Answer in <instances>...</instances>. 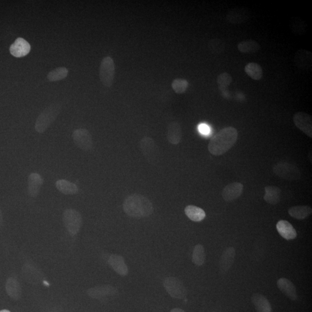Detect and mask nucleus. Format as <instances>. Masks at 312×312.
Wrapping results in <instances>:
<instances>
[{"label":"nucleus","instance_id":"obj_15","mask_svg":"<svg viewBox=\"0 0 312 312\" xmlns=\"http://www.w3.org/2000/svg\"><path fill=\"white\" fill-rule=\"evenodd\" d=\"M250 12L245 8H235L230 11L226 16L227 22L234 25H239L247 22L250 19Z\"/></svg>","mask_w":312,"mask_h":312},{"label":"nucleus","instance_id":"obj_26","mask_svg":"<svg viewBox=\"0 0 312 312\" xmlns=\"http://www.w3.org/2000/svg\"><path fill=\"white\" fill-rule=\"evenodd\" d=\"M291 217L298 219L304 220L312 214V209L307 205H299L292 207L288 211Z\"/></svg>","mask_w":312,"mask_h":312},{"label":"nucleus","instance_id":"obj_40","mask_svg":"<svg viewBox=\"0 0 312 312\" xmlns=\"http://www.w3.org/2000/svg\"><path fill=\"white\" fill-rule=\"evenodd\" d=\"M43 283L47 286H49V283L46 281H43Z\"/></svg>","mask_w":312,"mask_h":312},{"label":"nucleus","instance_id":"obj_2","mask_svg":"<svg viewBox=\"0 0 312 312\" xmlns=\"http://www.w3.org/2000/svg\"><path fill=\"white\" fill-rule=\"evenodd\" d=\"M238 131L233 127H225L212 138L208 145V151L214 156H221L235 145L238 139Z\"/></svg>","mask_w":312,"mask_h":312},{"label":"nucleus","instance_id":"obj_25","mask_svg":"<svg viewBox=\"0 0 312 312\" xmlns=\"http://www.w3.org/2000/svg\"><path fill=\"white\" fill-rule=\"evenodd\" d=\"M265 194L264 200L271 205H277L281 200V189L275 186H268L265 187Z\"/></svg>","mask_w":312,"mask_h":312},{"label":"nucleus","instance_id":"obj_30","mask_svg":"<svg viewBox=\"0 0 312 312\" xmlns=\"http://www.w3.org/2000/svg\"><path fill=\"white\" fill-rule=\"evenodd\" d=\"M260 44L253 40H247L241 42L238 45V49L242 53H255L260 49Z\"/></svg>","mask_w":312,"mask_h":312},{"label":"nucleus","instance_id":"obj_6","mask_svg":"<svg viewBox=\"0 0 312 312\" xmlns=\"http://www.w3.org/2000/svg\"><path fill=\"white\" fill-rule=\"evenodd\" d=\"M163 286L167 292L173 298L183 299L187 296V290L182 281L175 277H167L164 280Z\"/></svg>","mask_w":312,"mask_h":312},{"label":"nucleus","instance_id":"obj_20","mask_svg":"<svg viewBox=\"0 0 312 312\" xmlns=\"http://www.w3.org/2000/svg\"><path fill=\"white\" fill-rule=\"evenodd\" d=\"M44 180L40 174L32 173L28 178V191L30 196L37 197L41 190Z\"/></svg>","mask_w":312,"mask_h":312},{"label":"nucleus","instance_id":"obj_22","mask_svg":"<svg viewBox=\"0 0 312 312\" xmlns=\"http://www.w3.org/2000/svg\"><path fill=\"white\" fill-rule=\"evenodd\" d=\"M5 289L8 295L13 299L18 300L22 296V287L19 281L16 278L11 277L8 279L6 282Z\"/></svg>","mask_w":312,"mask_h":312},{"label":"nucleus","instance_id":"obj_11","mask_svg":"<svg viewBox=\"0 0 312 312\" xmlns=\"http://www.w3.org/2000/svg\"><path fill=\"white\" fill-rule=\"evenodd\" d=\"M293 122L299 130L312 138V118L309 114L303 112H296L294 115Z\"/></svg>","mask_w":312,"mask_h":312},{"label":"nucleus","instance_id":"obj_21","mask_svg":"<svg viewBox=\"0 0 312 312\" xmlns=\"http://www.w3.org/2000/svg\"><path fill=\"white\" fill-rule=\"evenodd\" d=\"M277 229L280 235L287 241L295 239L297 236L295 228L286 220L279 221L277 224Z\"/></svg>","mask_w":312,"mask_h":312},{"label":"nucleus","instance_id":"obj_32","mask_svg":"<svg viewBox=\"0 0 312 312\" xmlns=\"http://www.w3.org/2000/svg\"><path fill=\"white\" fill-rule=\"evenodd\" d=\"M205 259L206 254L203 246L201 244L196 245L192 256L193 263L197 266H202L205 263Z\"/></svg>","mask_w":312,"mask_h":312},{"label":"nucleus","instance_id":"obj_23","mask_svg":"<svg viewBox=\"0 0 312 312\" xmlns=\"http://www.w3.org/2000/svg\"><path fill=\"white\" fill-rule=\"evenodd\" d=\"M182 131L181 125L178 122H172L169 125L167 140L172 145H178L182 140Z\"/></svg>","mask_w":312,"mask_h":312},{"label":"nucleus","instance_id":"obj_41","mask_svg":"<svg viewBox=\"0 0 312 312\" xmlns=\"http://www.w3.org/2000/svg\"><path fill=\"white\" fill-rule=\"evenodd\" d=\"M0 312H11L8 310H4L0 311Z\"/></svg>","mask_w":312,"mask_h":312},{"label":"nucleus","instance_id":"obj_4","mask_svg":"<svg viewBox=\"0 0 312 312\" xmlns=\"http://www.w3.org/2000/svg\"><path fill=\"white\" fill-rule=\"evenodd\" d=\"M63 223L67 232L72 235H77L82 226L83 220L80 213L73 209H67L63 213Z\"/></svg>","mask_w":312,"mask_h":312},{"label":"nucleus","instance_id":"obj_37","mask_svg":"<svg viewBox=\"0 0 312 312\" xmlns=\"http://www.w3.org/2000/svg\"><path fill=\"white\" fill-rule=\"evenodd\" d=\"M199 130L203 135H208L211 131V129L206 124H201L199 125Z\"/></svg>","mask_w":312,"mask_h":312},{"label":"nucleus","instance_id":"obj_5","mask_svg":"<svg viewBox=\"0 0 312 312\" xmlns=\"http://www.w3.org/2000/svg\"><path fill=\"white\" fill-rule=\"evenodd\" d=\"M115 76V62L110 57H106L102 60L100 67V79L102 84L107 88H110L113 85Z\"/></svg>","mask_w":312,"mask_h":312},{"label":"nucleus","instance_id":"obj_8","mask_svg":"<svg viewBox=\"0 0 312 312\" xmlns=\"http://www.w3.org/2000/svg\"><path fill=\"white\" fill-rule=\"evenodd\" d=\"M274 172L278 176L287 181H297L301 178V174L298 167L295 165L287 163H281L276 164L273 168Z\"/></svg>","mask_w":312,"mask_h":312},{"label":"nucleus","instance_id":"obj_19","mask_svg":"<svg viewBox=\"0 0 312 312\" xmlns=\"http://www.w3.org/2000/svg\"><path fill=\"white\" fill-rule=\"evenodd\" d=\"M278 287L285 296L292 301L297 299L296 288L292 281L286 278H281L278 281Z\"/></svg>","mask_w":312,"mask_h":312},{"label":"nucleus","instance_id":"obj_3","mask_svg":"<svg viewBox=\"0 0 312 312\" xmlns=\"http://www.w3.org/2000/svg\"><path fill=\"white\" fill-rule=\"evenodd\" d=\"M61 110V106L58 104L50 105L44 109L36 121L35 125L36 131L39 133H45L58 118Z\"/></svg>","mask_w":312,"mask_h":312},{"label":"nucleus","instance_id":"obj_7","mask_svg":"<svg viewBox=\"0 0 312 312\" xmlns=\"http://www.w3.org/2000/svg\"><path fill=\"white\" fill-rule=\"evenodd\" d=\"M140 147L147 161L152 164H156L160 160V151L154 139L144 137L140 142Z\"/></svg>","mask_w":312,"mask_h":312},{"label":"nucleus","instance_id":"obj_33","mask_svg":"<svg viewBox=\"0 0 312 312\" xmlns=\"http://www.w3.org/2000/svg\"><path fill=\"white\" fill-rule=\"evenodd\" d=\"M68 75V70L65 67H59L51 71L47 78L51 82H56L65 79Z\"/></svg>","mask_w":312,"mask_h":312},{"label":"nucleus","instance_id":"obj_34","mask_svg":"<svg viewBox=\"0 0 312 312\" xmlns=\"http://www.w3.org/2000/svg\"><path fill=\"white\" fill-rule=\"evenodd\" d=\"M208 48L213 54H215V55H220L226 49V44L220 39H212L208 43Z\"/></svg>","mask_w":312,"mask_h":312},{"label":"nucleus","instance_id":"obj_10","mask_svg":"<svg viewBox=\"0 0 312 312\" xmlns=\"http://www.w3.org/2000/svg\"><path fill=\"white\" fill-rule=\"evenodd\" d=\"M75 144L84 151H89L93 147L92 137L90 132L85 128H79L73 134Z\"/></svg>","mask_w":312,"mask_h":312},{"label":"nucleus","instance_id":"obj_38","mask_svg":"<svg viewBox=\"0 0 312 312\" xmlns=\"http://www.w3.org/2000/svg\"><path fill=\"white\" fill-rule=\"evenodd\" d=\"M170 312H186L185 311L180 308H174Z\"/></svg>","mask_w":312,"mask_h":312},{"label":"nucleus","instance_id":"obj_36","mask_svg":"<svg viewBox=\"0 0 312 312\" xmlns=\"http://www.w3.org/2000/svg\"><path fill=\"white\" fill-rule=\"evenodd\" d=\"M232 76L227 72L220 74L217 78V82L220 88H227L232 84Z\"/></svg>","mask_w":312,"mask_h":312},{"label":"nucleus","instance_id":"obj_29","mask_svg":"<svg viewBox=\"0 0 312 312\" xmlns=\"http://www.w3.org/2000/svg\"><path fill=\"white\" fill-rule=\"evenodd\" d=\"M56 187L60 192L65 195L76 194L78 192V188L76 185L64 179L57 181Z\"/></svg>","mask_w":312,"mask_h":312},{"label":"nucleus","instance_id":"obj_16","mask_svg":"<svg viewBox=\"0 0 312 312\" xmlns=\"http://www.w3.org/2000/svg\"><path fill=\"white\" fill-rule=\"evenodd\" d=\"M22 274L25 281L33 285L38 284L43 279V274L40 269L31 264H25L24 265Z\"/></svg>","mask_w":312,"mask_h":312},{"label":"nucleus","instance_id":"obj_35","mask_svg":"<svg viewBox=\"0 0 312 312\" xmlns=\"http://www.w3.org/2000/svg\"><path fill=\"white\" fill-rule=\"evenodd\" d=\"M172 88L176 94H182L187 92L188 87V82L187 80L177 78L174 79L172 83Z\"/></svg>","mask_w":312,"mask_h":312},{"label":"nucleus","instance_id":"obj_14","mask_svg":"<svg viewBox=\"0 0 312 312\" xmlns=\"http://www.w3.org/2000/svg\"><path fill=\"white\" fill-rule=\"evenodd\" d=\"M31 50V44L23 38H17L10 47L11 55L17 58L28 55Z\"/></svg>","mask_w":312,"mask_h":312},{"label":"nucleus","instance_id":"obj_31","mask_svg":"<svg viewBox=\"0 0 312 312\" xmlns=\"http://www.w3.org/2000/svg\"><path fill=\"white\" fill-rule=\"evenodd\" d=\"M290 28L294 34L296 35L304 34L307 30V24L301 18L295 17L290 21Z\"/></svg>","mask_w":312,"mask_h":312},{"label":"nucleus","instance_id":"obj_27","mask_svg":"<svg viewBox=\"0 0 312 312\" xmlns=\"http://www.w3.org/2000/svg\"><path fill=\"white\" fill-rule=\"evenodd\" d=\"M186 215L194 222H200L205 218L206 214L205 211L199 207L194 205H188L185 209Z\"/></svg>","mask_w":312,"mask_h":312},{"label":"nucleus","instance_id":"obj_13","mask_svg":"<svg viewBox=\"0 0 312 312\" xmlns=\"http://www.w3.org/2000/svg\"><path fill=\"white\" fill-rule=\"evenodd\" d=\"M294 62L296 67L302 70L310 71L312 67V53L307 50L299 49L295 54Z\"/></svg>","mask_w":312,"mask_h":312},{"label":"nucleus","instance_id":"obj_12","mask_svg":"<svg viewBox=\"0 0 312 312\" xmlns=\"http://www.w3.org/2000/svg\"><path fill=\"white\" fill-rule=\"evenodd\" d=\"M244 190V185L241 183L233 182L227 185L222 191V197L225 202L231 203L238 199Z\"/></svg>","mask_w":312,"mask_h":312},{"label":"nucleus","instance_id":"obj_9","mask_svg":"<svg viewBox=\"0 0 312 312\" xmlns=\"http://www.w3.org/2000/svg\"><path fill=\"white\" fill-rule=\"evenodd\" d=\"M118 293L117 288L110 284L99 285L87 290L88 295L96 299H103L113 296L118 295Z\"/></svg>","mask_w":312,"mask_h":312},{"label":"nucleus","instance_id":"obj_39","mask_svg":"<svg viewBox=\"0 0 312 312\" xmlns=\"http://www.w3.org/2000/svg\"><path fill=\"white\" fill-rule=\"evenodd\" d=\"M3 225V218L1 210H0V229L2 227Z\"/></svg>","mask_w":312,"mask_h":312},{"label":"nucleus","instance_id":"obj_18","mask_svg":"<svg viewBox=\"0 0 312 312\" xmlns=\"http://www.w3.org/2000/svg\"><path fill=\"white\" fill-rule=\"evenodd\" d=\"M109 263L117 274L125 277L128 274V268L125 265L124 258L120 255L113 254L109 258Z\"/></svg>","mask_w":312,"mask_h":312},{"label":"nucleus","instance_id":"obj_24","mask_svg":"<svg viewBox=\"0 0 312 312\" xmlns=\"http://www.w3.org/2000/svg\"><path fill=\"white\" fill-rule=\"evenodd\" d=\"M251 302L258 312H271L272 307L268 299L260 294H254L251 296Z\"/></svg>","mask_w":312,"mask_h":312},{"label":"nucleus","instance_id":"obj_1","mask_svg":"<svg viewBox=\"0 0 312 312\" xmlns=\"http://www.w3.org/2000/svg\"><path fill=\"white\" fill-rule=\"evenodd\" d=\"M124 210L128 217L139 219L150 217L154 212V208L148 198L134 194L126 198Z\"/></svg>","mask_w":312,"mask_h":312},{"label":"nucleus","instance_id":"obj_28","mask_svg":"<svg viewBox=\"0 0 312 312\" xmlns=\"http://www.w3.org/2000/svg\"><path fill=\"white\" fill-rule=\"evenodd\" d=\"M245 73L254 80H260L263 77V71L260 64L256 62H250L245 66Z\"/></svg>","mask_w":312,"mask_h":312},{"label":"nucleus","instance_id":"obj_17","mask_svg":"<svg viewBox=\"0 0 312 312\" xmlns=\"http://www.w3.org/2000/svg\"><path fill=\"white\" fill-rule=\"evenodd\" d=\"M235 250L229 247L223 251L220 261V270L222 274H226L232 268L235 257Z\"/></svg>","mask_w":312,"mask_h":312}]
</instances>
